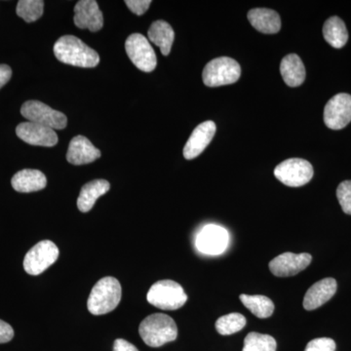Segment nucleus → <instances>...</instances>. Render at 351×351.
I'll list each match as a JSON object with an SVG mask.
<instances>
[{
	"label": "nucleus",
	"mask_w": 351,
	"mask_h": 351,
	"mask_svg": "<svg viewBox=\"0 0 351 351\" xmlns=\"http://www.w3.org/2000/svg\"><path fill=\"white\" fill-rule=\"evenodd\" d=\"M55 56L62 63L80 68H95L100 63V56L80 38L64 36L55 43Z\"/></svg>",
	"instance_id": "1"
},
{
	"label": "nucleus",
	"mask_w": 351,
	"mask_h": 351,
	"mask_svg": "<svg viewBox=\"0 0 351 351\" xmlns=\"http://www.w3.org/2000/svg\"><path fill=\"white\" fill-rule=\"evenodd\" d=\"M141 338L145 345L159 348L174 341L178 337V327L174 319L163 313L147 316L138 327Z\"/></svg>",
	"instance_id": "2"
},
{
	"label": "nucleus",
	"mask_w": 351,
	"mask_h": 351,
	"mask_svg": "<svg viewBox=\"0 0 351 351\" xmlns=\"http://www.w3.org/2000/svg\"><path fill=\"white\" fill-rule=\"evenodd\" d=\"M122 289L119 281L112 276L104 277L92 289L87 307L93 315L112 313L121 301Z\"/></svg>",
	"instance_id": "3"
},
{
	"label": "nucleus",
	"mask_w": 351,
	"mask_h": 351,
	"mask_svg": "<svg viewBox=\"0 0 351 351\" xmlns=\"http://www.w3.org/2000/svg\"><path fill=\"white\" fill-rule=\"evenodd\" d=\"M147 300L157 308L176 311L184 306L188 295L179 283L173 280H160L149 289Z\"/></svg>",
	"instance_id": "4"
},
{
	"label": "nucleus",
	"mask_w": 351,
	"mask_h": 351,
	"mask_svg": "<svg viewBox=\"0 0 351 351\" xmlns=\"http://www.w3.org/2000/svg\"><path fill=\"white\" fill-rule=\"evenodd\" d=\"M241 68L235 60L228 57L216 58L203 69L202 80L208 87L232 84L239 80Z\"/></svg>",
	"instance_id": "5"
},
{
	"label": "nucleus",
	"mask_w": 351,
	"mask_h": 351,
	"mask_svg": "<svg viewBox=\"0 0 351 351\" xmlns=\"http://www.w3.org/2000/svg\"><path fill=\"white\" fill-rule=\"evenodd\" d=\"M313 165L301 158L287 159L274 170L276 179L291 188L304 186L313 179Z\"/></svg>",
	"instance_id": "6"
},
{
	"label": "nucleus",
	"mask_w": 351,
	"mask_h": 351,
	"mask_svg": "<svg viewBox=\"0 0 351 351\" xmlns=\"http://www.w3.org/2000/svg\"><path fill=\"white\" fill-rule=\"evenodd\" d=\"M59 249L54 242L43 240L27 252L24 260V269L31 276H39L54 265L59 258Z\"/></svg>",
	"instance_id": "7"
},
{
	"label": "nucleus",
	"mask_w": 351,
	"mask_h": 351,
	"mask_svg": "<svg viewBox=\"0 0 351 351\" xmlns=\"http://www.w3.org/2000/svg\"><path fill=\"white\" fill-rule=\"evenodd\" d=\"M21 113L29 122L41 124L49 128L62 130L66 127L68 119L61 112L53 110L39 101H27L21 108Z\"/></svg>",
	"instance_id": "8"
},
{
	"label": "nucleus",
	"mask_w": 351,
	"mask_h": 351,
	"mask_svg": "<svg viewBox=\"0 0 351 351\" xmlns=\"http://www.w3.org/2000/svg\"><path fill=\"white\" fill-rule=\"evenodd\" d=\"M129 59L140 71L152 73L156 68L157 59L154 48L147 38L141 34L129 36L125 43Z\"/></svg>",
	"instance_id": "9"
},
{
	"label": "nucleus",
	"mask_w": 351,
	"mask_h": 351,
	"mask_svg": "<svg viewBox=\"0 0 351 351\" xmlns=\"http://www.w3.org/2000/svg\"><path fill=\"white\" fill-rule=\"evenodd\" d=\"M351 121V96L339 93L328 101L324 108V122L332 130H341Z\"/></svg>",
	"instance_id": "10"
},
{
	"label": "nucleus",
	"mask_w": 351,
	"mask_h": 351,
	"mask_svg": "<svg viewBox=\"0 0 351 351\" xmlns=\"http://www.w3.org/2000/svg\"><path fill=\"white\" fill-rule=\"evenodd\" d=\"M228 244V233L219 226H205L196 235V249L205 255H219L226 251Z\"/></svg>",
	"instance_id": "11"
},
{
	"label": "nucleus",
	"mask_w": 351,
	"mask_h": 351,
	"mask_svg": "<svg viewBox=\"0 0 351 351\" xmlns=\"http://www.w3.org/2000/svg\"><path fill=\"white\" fill-rule=\"evenodd\" d=\"M313 257L307 253H283L269 263V269L277 277L297 276L311 265Z\"/></svg>",
	"instance_id": "12"
},
{
	"label": "nucleus",
	"mask_w": 351,
	"mask_h": 351,
	"mask_svg": "<svg viewBox=\"0 0 351 351\" xmlns=\"http://www.w3.org/2000/svg\"><path fill=\"white\" fill-rule=\"evenodd\" d=\"M16 134L21 140L32 145L51 147L58 144L56 132L49 127L34 122L27 121L19 124L16 128Z\"/></svg>",
	"instance_id": "13"
},
{
	"label": "nucleus",
	"mask_w": 351,
	"mask_h": 351,
	"mask_svg": "<svg viewBox=\"0 0 351 351\" xmlns=\"http://www.w3.org/2000/svg\"><path fill=\"white\" fill-rule=\"evenodd\" d=\"M75 24L80 29L98 32L104 25L103 13L95 0H80L75 7Z\"/></svg>",
	"instance_id": "14"
},
{
	"label": "nucleus",
	"mask_w": 351,
	"mask_h": 351,
	"mask_svg": "<svg viewBox=\"0 0 351 351\" xmlns=\"http://www.w3.org/2000/svg\"><path fill=\"white\" fill-rule=\"evenodd\" d=\"M216 124L213 121H205L199 124L184 147V156L188 160L195 158L202 154L206 149L207 145L213 140L215 134H216Z\"/></svg>",
	"instance_id": "15"
},
{
	"label": "nucleus",
	"mask_w": 351,
	"mask_h": 351,
	"mask_svg": "<svg viewBox=\"0 0 351 351\" xmlns=\"http://www.w3.org/2000/svg\"><path fill=\"white\" fill-rule=\"evenodd\" d=\"M337 288H338V284L331 277L318 281L307 290L302 306L304 309L309 311L317 309L334 297Z\"/></svg>",
	"instance_id": "16"
},
{
	"label": "nucleus",
	"mask_w": 351,
	"mask_h": 351,
	"mask_svg": "<svg viewBox=\"0 0 351 351\" xmlns=\"http://www.w3.org/2000/svg\"><path fill=\"white\" fill-rule=\"evenodd\" d=\"M101 152L86 137L76 136L69 145L66 160L73 165H84L100 158Z\"/></svg>",
	"instance_id": "17"
},
{
	"label": "nucleus",
	"mask_w": 351,
	"mask_h": 351,
	"mask_svg": "<svg viewBox=\"0 0 351 351\" xmlns=\"http://www.w3.org/2000/svg\"><path fill=\"white\" fill-rule=\"evenodd\" d=\"M11 184L18 193H29L45 189L47 179L41 171L25 169L13 176Z\"/></svg>",
	"instance_id": "18"
},
{
	"label": "nucleus",
	"mask_w": 351,
	"mask_h": 351,
	"mask_svg": "<svg viewBox=\"0 0 351 351\" xmlns=\"http://www.w3.org/2000/svg\"><path fill=\"white\" fill-rule=\"evenodd\" d=\"M248 20L257 31L263 34H277L281 29L280 16L270 9H252L248 13Z\"/></svg>",
	"instance_id": "19"
},
{
	"label": "nucleus",
	"mask_w": 351,
	"mask_h": 351,
	"mask_svg": "<svg viewBox=\"0 0 351 351\" xmlns=\"http://www.w3.org/2000/svg\"><path fill=\"white\" fill-rule=\"evenodd\" d=\"M110 182L106 180H94L82 186L77 198V207L80 212L87 213L94 207L97 199L110 191Z\"/></svg>",
	"instance_id": "20"
},
{
	"label": "nucleus",
	"mask_w": 351,
	"mask_h": 351,
	"mask_svg": "<svg viewBox=\"0 0 351 351\" xmlns=\"http://www.w3.org/2000/svg\"><path fill=\"white\" fill-rule=\"evenodd\" d=\"M280 73L284 82L290 87L300 86L306 80V68L297 54H289L283 58Z\"/></svg>",
	"instance_id": "21"
},
{
	"label": "nucleus",
	"mask_w": 351,
	"mask_h": 351,
	"mask_svg": "<svg viewBox=\"0 0 351 351\" xmlns=\"http://www.w3.org/2000/svg\"><path fill=\"white\" fill-rule=\"evenodd\" d=\"M149 40L160 48L164 56L170 54L171 48L175 39V32L172 27L165 21H156L152 23L147 32Z\"/></svg>",
	"instance_id": "22"
},
{
	"label": "nucleus",
	"mask_w": 351,
	"mask_h": 351,
	"mask_svg": "<svg viewBox=\"0 0 351 351\" xmlns=\"http://www.w3.org/2000/svg\"><path fill=\"white\" fill-rule=\"evenodd\" d=\"M323 36L332 47L341 49L348 40V32L346 24L341 18H329L323 27Z\"/></svg>",
	"instance_id": "23"
},
{
	"label": "nucleus",
	"mask_w": 351,
	"mask_h": 351,
	"mask_svg": "<svg viewBox=\"0 0 351 351\" xmlns=\"http://www.w3.org/2000/svg\"><path fill=\"white\" fill-rule=\"evenodd\" d=\"M240 301L258 318H269L274 313V302L265 295L242 294Z\"/></svg>",
	"instance_id": "24"
},
{
	"label": "nucleus",
	"mask_w": 351,
	"mask_h": 351,
	"mask_svg": "<svg viewBox=\"0 0 351 351\" xmlns=\"http://www.w3.org/2000/svg\"><path fill=\"white\" fill-rule=\"evenodd\" d=\"M276 339L269 335L252 332L244 339L242 351H276Z\"/></svg>",
	"instance_id": "25"
},
{
	"label": "nucleus",
	"mask_w": 351,
	"mask_h": 351,
	"mask_svg": "<svg viewBox=\"0 0 351 351\" xmlns=\"http://www.w3.org/2000/svg\"><path fill=\"white\" fill-rule=\"evenodd\" d=\"M246 318L240 313H230L219 317L216 322V329L223 336L241 331L246 325Z\"/></svg>",
	"instance_id": "26"
},
{
	"label": "nucleus",
	"mask_w": 351,
	"mask_h": 351,
	"mask_svg": "<svg viewBox=\"0 0 351 351\" xmlns=\"http://www.w3.org/2000/svg\"><path fill=\"white\" fill-rule=\"evenodd\" d=\"M44 1L43 0H20L17 4V15L27 23L36 22L43 16Z\"/></svg>",
	"instance_id": "27"
},
{
	"label": "nucleus",
	"mask_w": 351,
	"mask_h": 351,
	"mask_svg": "<svg viewBox=\"0 0 351 351\" xmlns=\"http://www.w3.org/2000/svg\"><path fill=\"white\" fill-rule=\"evenodd\" d=\"M337 197L341 209L346 214L351 215V181L341 182L337 189Z\"/></svg>",
	"instance_id": "28"
},
{
	"label": "nucleus",
	"mask_w": 351,
	"mask_h": 351,
	"mask_svg": "<svg viewBox=\"0 0 351 351\" xmlns=\"http://www.w3.org/2000/svg\"><path fill=\"white\" fill-rule=\"evenodd\" d=\"M336 348L334 339L319 338L309 341L304 351H336Z\"/></svg>",
	"instance_id": "29"
},
{
	"label": "nucleus",
	"mask_w": 351,
	"mask_h": 351,
	"mask_svg": "<svg viewBox=\"0 0 351 351\" xmlns=\"http://www.w3.org/2000/svg\"><path fill=\"white\" fill-rule=\"evenodd\" d=\"M125 4L132 12L141 16L149 8L152 1L151 0H126Z\"/></svg>",
	"instance_id": "30"
},
{
	"label": "nucleus",
	"mask_w": 351,
	"mask_h": 351,
	"mask_svg": "<svg viewBox=\"0 0 351 351\" xmlns=\"http://www.w3.org/2000/svg\"><path fill=\"white\" fill-rule=\"evenodd\" d=\"M13 338V328L8 323L0 320V343H9Z\"/></svg>",
	"instance_id": "31"
},
{
	"label": "nucleus",
	"mask_w": 351,
	"mask_h": 351,
	"mask_svg": "<svg viewBox=\"0 0 351 351\" xmlns=\"http://www.w3.org/2000/svg\"><path fill=\"white\" fill-rule=\"evenodd\" d=\"M113 351H138L135 346L123 339H117L113 345Z\"/></svg>",
	"instance_id": "32"
},
{
	"label": "nucleus",
	"mask_w": 351,
	"mask_h": 351,
	"mask_svg": "<svg viewBox=\"0 0 351 351\" xmlns=\"http://www.w3.org/2000/svg\"><path fill=\"white\" fill-rule=\"evenodd\" d=\"M12 76V69L7 64H0V89L7 84Z\"/></svg>",
	"instance_id": "33"
}]
</instances>
